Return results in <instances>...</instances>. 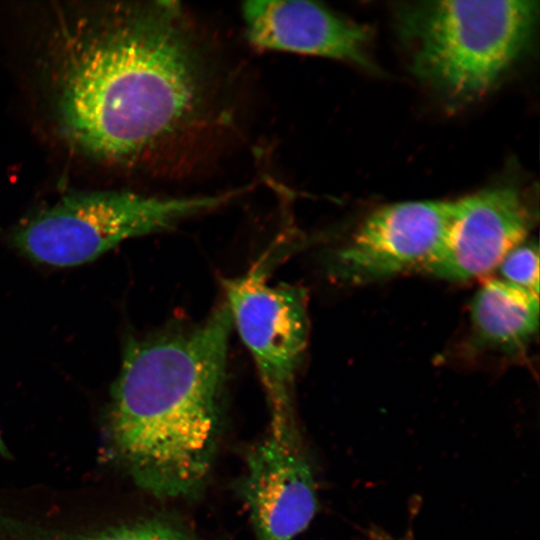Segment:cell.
<instances>
[{
  "mask_svg": "<svg viewBox=\"0 0 540 540\" xmlns=\"http://www.w3.org/2000/svg\"><path fill=\"white\" fill-rule=\"evenodd\" d=\"M49 40L55 121L62 138L88 157L141 160L208 115L209 66L176 2L70 11L58 18Z\"/></svg>",
  "mask_w": 540,
  "mask_h": 540,
  "instance_id": "obj_1",
  "label": "cell"
},
{
  "mask_svg": "<svg viewBox=\"0 0 540 540\" xmlns=\"http://www.w3.org/2000/svg\"><path fill=\"white\" fill-rule=\"evenodd\" d=\"M233 324L225 303L204 321L127 343L111 391L112 456L145 491L195 494L215 455Z\"/></svg>",
  "mask_w": 540,
  "mask_h": 540,
  "instance_id": "obj_2",
  "label": "cell"
},
{
  "mask_svg": "<svg viewBox=\"0 0 540 540\" xmlns=\"http://www.w3.org/2000/svg\"><path fill=\"white\" fill-rule=\"evenodd\" d=\"M413 70L455 101L490 89L529 41L538 15L530 0L425 1L398 14Z\"/></svg>",
  "mask_w": 540,
  "mask_h": 540,
  "instance_id": "obj_3",
  "label": "cell"
},
{
  "mask_svg": "<svg viewBox=\"0 0 540 540\" xmlns=\"http://www.w3.org/2000/svg\"><path fill=\"white\" fill-rule=\"evenodd\" d=\"M167 198L131 191L69 194L19 225L11 242L34 262L71 267L93 261L125 240L162 232L236 197Z\"/></svg>",
  "mask_w": 540,
  "mask_h": 540,
  "instance_id": "obj_4",
  "label": "cell"
},
{
  "mask_svg": "<svg viewBox=\"0 0 540 540\" xmlns=\"http://www.w3.org/2000/svg\"><path fill=\"white\" fill-rule=\"evenodd\" d=\"M262 258L245 274L223 281L233 328L258 370L270 412V436L300 441L294 388L308 340L307 297L300 287L267 279Z\"/></svg>",
  "mask_w": 540,
  "mask_h": 540,
  "instance_id": "obj_5",
  "label": "cell"
},
{
  "mask_svg": "<svg viewBox=\"0 0 540 540\" xmlns=\"http://www.w3.org/2000/svg\"><path fill=\"white\" fill-rule=\"evenodd\" d=\"M453 210L454 201H407L376 210L334 254L333 274L364 283L422 270L440 249Z\"/></svg>",
  "mask_w": 540,
  "mask_h": 540,
  "instance_id": "obj_6",
  "label": "cell"
},
{
  "mask_svg": "<svg viewBox=\"0 0 540 540\" xmlns=\"http://www.w3.org/2000/svg\"><path fill=\"white\" fill-rule=\"evenodd\" d=\"M531 225L532 215L516 188L493 187L458 199L440 249L422 270L451 281L484 275L525 241Z\"/></svg>",
  "mask_w": 540,
  "mask_h": 540,
  "instance_id": "obj_7",
  "label": "cell"
},
{
  "mask_svg": "<svg viewBox=\"0 0 540 540\" xmlns=\"http://www.w3.org/2000/svg\"><path fill=\"white\" fill-rule=\"evenodd\" d=\"M242 493L258 540H294L318 507L302 442L269 435L253 447L246 458Z\"/></svg>",
  "mask_w": 540,
  "mask_h": 540,
  "instance_id": "obj_8",
  "label": "cell"
},
{
  "mask_svg": "<svg viewBox=\"0 0 540 540\" xmlns=\"http://www.w3.org/2000/svg\"><path fill=\"white\" fill-rule=\"evenodd\" d=\"M241 15L245 36L255 48L373 67L367 53L370 31L319 3L249 1Z\"/></svg>",
  "mask_w": 540,
  "mask_h": 540,
  "instance_id": "obj_9",
  "label": "cell"
},
{
  "mask_svg": "<svg viewBox=\"0 0 540 540\" xmlns=\"http://www.w3.org/2000/svg\"><path fill=\"white\" fill-rule=\"evenodd\" d=\"M477 341L501 350L526 344L539 326V294L502 279L485 282L471 304Z\"/></svg>",
  "mask_w": 540,
  "mask_h": 540,
  "instance_id": "obj_10",
  "label": "cell"
},
{
  "mask_svg": "<svg viewBox=\"0 0 540 540\" xmlns=\"http://www.w3.org/2000/svg\"><path fill=\"white\" fill-rule=\"evenodd\" d=\"M2 540H194L176 524L149 519L90 532L46 528L0 514Z\"/></svg>",
  "mask_w": 540,
  "mask_h": 540,
  "instance_id": "obj_11",
  "label": "cell"
},
{
  "mask_svg": "<svg viewBox=\"0 0 540 540\" xmlns=\"http://www.w3.org/2000/svg\"><path fill=\"white\" fill-rule=\"evenodd\" d=\"M497 268L502 280L539 294L537 245L520 243L506 254Z\"/></svg>",
  "mask_w": 540,
  "mask_h": 540,
  "instance_id": "obj_12",
  "label": "cell"
},
{
  "mask_svg": "<svg viewBox=\"0 0 540 540\" xmlns=\"http://www.w3.org/2000/svg\"><path fill=\"white\" fill-rule=\"evenodd\" d=\"M367 536L370 538V540H415L413 534L410 531L401 535H394L378 527L369 528Z\"/></svg>",
  "mask_w": 540,
  "mask_h": 540,
  "instance_id": "obj_13",
  "label": "cell"
},
{
  "mask_svg": "<svg viewBox=\"0 0 540 540\" xmlns=\"http://www.w3.org/2000/svg\"><path fill=\"white\" fill-rule=\"evenodd\" d=\"M0 455L2 456H7L8 455V451H7V448L3 442V439L0 435Z\"/></svg>",
  "mask_w": 540,
  "mask_h": 540,
  "instance_id": "obj_14",
  "label": "cell"
}]
</instances>
